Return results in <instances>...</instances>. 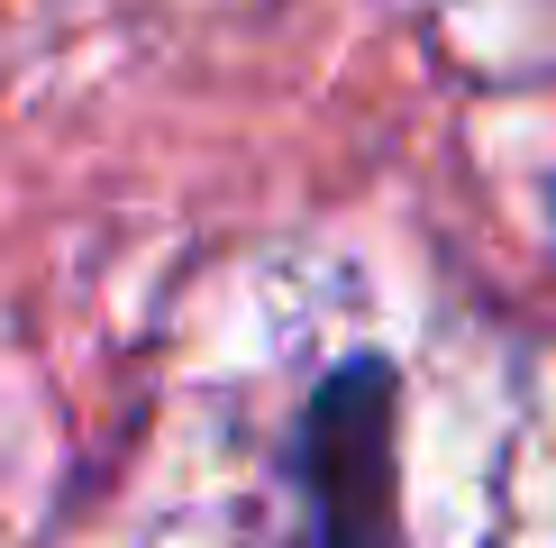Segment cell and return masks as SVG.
<instances>
[{"label": "cell", "instance_id": "obj_1", "mask_svg": "<svg viewBox=\"0 0 556 548\" xmlns=\"http://www.w3.org/2000/svg\"><path fill=\"white\" fill-rule=\"evenodd\" d=\"M311 502L319 548H402L392 531V375L346 365L311 402Z\"/></svg>", "mask_w": 556, "mask_h": 548}]
</instances>
